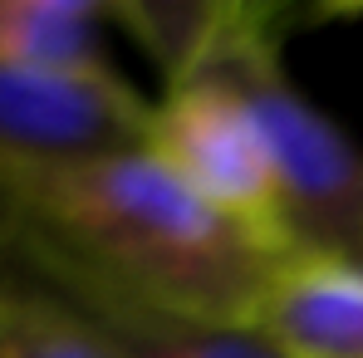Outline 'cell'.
<instances>
[{"mask_svg": "<svg viewBox=\"0 0 363 358\" xmlns=\"http://www.w3.org/2000/svg\"><path fill=\"white\" fill-rule=\"evenodd\" d=\"M0 240L74 309L245 329L280 255L216 216L147 147L0 177Z\"/></svg>", "mask_w": 363, "mask_h": 358, "instance_id": "obj_1", "label": "cell"}, {"mask_svg": "<svg viewBox=\"0 0 363 358\" xmlns=\"http://www.w3.org/2000/svg\"><path fill=\"white\" fill-rule=\"evenodd\" d=\"M186 74H211L231 84L265 128L285 196L290 255L363 260V147L349 142L295 89L270 10L221 0L201 35V50L177 79Z\"/></svg>", "mask_w": 363, "mask_h": 358, "instance_id": "obj_2", "label": "cell"}, {"mask_svg": "<svg viewBox=\"0 0 363 358\" xmlns=\"http://www.w3.org/2000/svg\"><path fill=\"white\" fill-rule=\"evenodd\" d=\"M152 152L236 231L280 260L290 255L285 196L265 128L231 84L211 74L172 79L152 104Z\"/></svg>", "mask_w": 363, "mask_h": 358, "instance_id": "obj_3", "label": "cell"}, {"mask_svg": "<svg viewBox=\"0 0 363 358\" xmlns=\"http://www.w3.org/2000/svg\"><path fill=\"white\" fill-rule=\"evenodd\" d=\"M147 147L152 104L113 69L60 74L0 64V177L60 172Z\"/></svg>", "mask_w": 363, "mask_h": 358, "instance_id": "obj_4", "label": "cell"}, {"mask_svg": "<svg viewBox=\"0 0 363 358\" xmlns=\"http://www.w3.org/2000/svg\"><path fill=\"white\" fill-rule=\"evenodd\" d=\"M245 329L280 358H363V260L285 255Z\"/></svg>", "mask_w": 363, "mask_h": 358, "instance_id": "obj_5", "label": "cell"}, {"mask_svg": "<svg viewBox=\"0 0 363 358\" xmlns=\"http://www.w3.org/2000/svg\"><path fill=\"white\" fill-rule=\"evenodd\" d=\"M108 20L99 0H0V64L99 74L108 69Z\"/></svg>", "mask_w": 363, "mask_h": 358, "instance_id": "obj_6", "label": "cell"}, {"mask_svg": "<svg viewBox=\"0 0 363 358\" xmlns=\"http://www.w3.org/2000/svg\"><path fill=\"white\" fill-rule=\"evenodd\" d=\"M0 358H128L108 329L55 290L0 285Z\"/></svg>", "mask_w": 363, "mask_h": 358, "instance_id": "obj_7", "label": "cell"}, {"mask_svg": "<svg viewBox=\"0 0 363 358\" xmlns=\"http://www.w3.org/2000/svg\"><path fill=\"white\" fill-rule=\"evenodd\" d=\"M84 314L99 329H108L128 358H280L250 329H196V324H167L123 309H84Z\"/></svg>", "mask_w": 363, "mask_h": 358, "instance_id": "obj_8", "label": "cell"}, {"mask_svg": "<svg viewBox=\"0 0 363 358\" xmlns=\"http://www.w3.org/2000/svg\"><path fill=\"white\" fill-rule=\"evenodd\" d=\"M344 15H363V5H349V10H344Z\"/></svg>", "mask_w": 363, "mask_h": 358, "instance_id": "obj_9", "label": "cell"}]
</instances>
